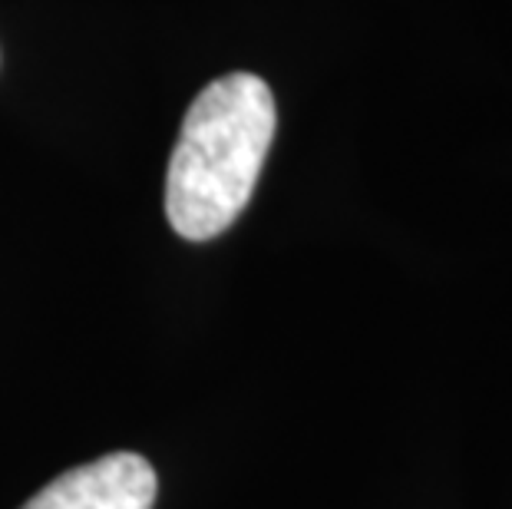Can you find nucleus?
Returning a JSON list of instances; mask_svg holds the SVG:
<instances>
[{"instance_id": "1", "label": "nucleus", "mask_w": 512, "mask_h": 509, "mask_svg": "<svg viewBox=\"0 0 512 509\" xmlns=\"http://www.w3.org/2000/svg\"><path fill=\"white\" fill-rule=\"evenodd\" d=\"M278 126L275 96L255 73H228L195 96L166 172L169 225L189 242L222 235L265 169Z\"/></svg>"}, {"instance_id": "2", "label": "nucleus", "mask_w": 512, "mask_h": 509, "mask_svg": "<svg viewBox=\"0 0 512 509\" xmlns=\"http://www.w3.org/2000/svg\"><path fill=\"white\" fill-rule=\"evenodd\" d=\"M159 480L139 453H110L50 480L20 509H152Z\"/></svg>"}]
</instances>
